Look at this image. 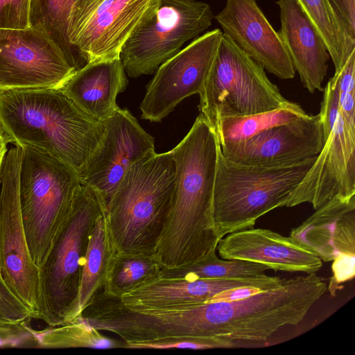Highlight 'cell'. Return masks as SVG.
<instances>
[{
  "label": "cell",
  "instance_id": "obj_23",
  "mask_svg": "<svg viewBox=\"0 0 355 355\" xmlns=\"http://www.w3.org/2000/svg\"><path fill=\"white\" fill-rule=\"evenodd\" d=\"M114 254L105 209L97 218L89 236L73 320L80 316L103 289Z\"/></svg>",
  "mask_w": 355,
  "mask_h": 355
},
{
  "label": "cell",
  "instance_id": "obj_28",
  "mask_svg": "<svg viewBox=\"0 0 355 355\" xmlns=\"http://www.w3.org/2000/svg\"><path fill=\"white\" fill-rule=\"evenodd\" d=\"M269 270L264 264L220 259L216 252L193 264L175 268L162 267L160 277L172 279H227L259 277Z\"/></svg>",
  "mask_w": 355,
  "mask_h": 355
},
{
  "label": "cell",
  "instance_id": "obj_3",
  "mask_svg": "<svg viewBox=\"0 0 355 355\" xmlns=\"http://www.w3.org/2000/svg\"><path fill=\"white\" fill-rule=\"evenodd\" d=\"M175 181L172 151H153L128 168L107 207L115 254L154 255L171 211Z\"/></svg>",
  "mask_w": 355,
  "mask_h": 355
},
{
  "label": "cell",
  "instance_id": "obj_24",
  "mask_svg": "<svg viewBox=\"0 0 355 355\" xmlns=\"http://www.w3.org/2000/svg\"><path fill=\"white\" fill-rule=\"evenodd\" d=\"M162 266L154 255L115 254L102 292L121 297L123 294L160 277Z\"/></svg>",
  "mask_w": 355,
  "mask_h": 355
},
{
  "label": "cell",
  "instance_id": "obj_5",
  "mask_svg": "<svg viewBox=\"0 0 355 355\" xmlns=\"http://www.w3.org/2000/svg\"><path fill=\"white\" fill-rule=\"evenodd\" d=\"M106 209L93 187H78L69 214L40 268V310L37 319L49 327L73 320L89 236L101 213Z\"/></svg>",
  "mask_w": 355,
  "mask_h": 355
},
{
  "label": "cell",
  "instance_id": "obj_33",
  "mask_svg": "<svg viewBox=\"0 0 355 355\" xmlns=\"http://www.w3.org/2000/svg\"><path fill=\"white\" fill-rule=\"evenodd\" d=\"M341 26L355 40V0H328Z\"/></svg>",
  "mask_w": 355,
  "mask_h": 355
},
{
  "label": "cell",
  "instance_id": "obj_6",
  "mask_svg": "<svg viewBox=\"0 0 355 355\" xmlns=\"http://www.w3.org/2000/svg\"><path fill=\"white\" fill-rule=\"evenodd\" d=\"M22 148L19 202L29 253L40 268L71 209L80 185L77 173L60 160Z\"/></svg>",
  "mask_w": 355,
  "mask_h": 355
},
{
  "label": "cell",
  "instance_id": "obj_19",
  "mask_svg": "<svg viewBox=\"0 0 355 355\" xmlns=\"http://www.w3.org/2000/svg\"><path fill=\"white\" fill-rule=\"evenodd\" d=\"M284 279L265 274L248 278L172 279L159 277L119 297L127 308L136 311L170 309L209 302L219 293L251 286L266 291L282 284Z\"/></svg>",
  "mask_w": 355,
  "mask_h": 355
},
{
  "label": "cell",
  "instance_id": "obj_7",
  "mask_svg": "<svg viewBox=\"0 0 355 355\" xmlns=\"http://www.w3.org/2000/svg\"><path fill=\"white\" fill-rule=\"evenodd\" d=\"M199 96L200 114L215 132L221 117L259 114L291 103L264 69L223 33Z\"/></svg>",
  "mask_w": 355,
  "mask_h": 355
},
{
  "label": "cell",
  "instance_id": "obj_2",
  "mask_svg": "<svg viewBox=\"0 0 355 355\" xmlns=\"http://www.w3.org/2000/svg\"><path fill=\"white\" fill-rule=\"evenodd\" d=\"M104 123L60 89L0 90V135L64 163L78 175L100 144Z\"/></svg>",
  "mask_w": 355,
  "mask_h": 355
},
{
  "label": "cell",
  "instance_id": "obj_29",
  "mask_svg": "<svg viewBox=\"0 0 355 355\" xmlns=\"http://www.w3.org/2000/svg\"><path fill=\"white\" fill-rule=\"evenodd\" d=\"M30 320L13 322L0 317V348H38L36 329Z\"/></svg>",
  "mask_w": 355,
  "mask_h": 355
},
{
  "label": "cell",
  "instance_id": "obj_1",
  "mask_svg": "<svg viewBox=\"0 0 355 355\" xmlns=\"http://www.w3.org/2000/svg\"><path fill=\"white\" fill-rule=\"evenodd\" d=\"M219 142L200 114L171 150L175 164L172 205L155 257L166 268L189 266L216 252L220 238L213 216Z\"/></svg>",
  "mask_w": 355,
  "mask_h": 355
},
{
  "label": "cell",
  "instance_id": "obj_22",
  "mask_svg": "<svg viewBox=\"0 0 355 355\" xmlns=\"http://www.w3.org/2000/svg\"><path fill=\"white\" fill-rule=\"evenodd\" d=\"M104 0H32L31 26L46 33L76 70L83 67L72 43Z\"/></svg>",
  "mask_w": 355,
  "mask_h": 355
},
{
  "label": "cell",
  "instance_id": "obj_9",
  "mask_svg": "<svg viewBox=\"0 0 355 355\" xmlns=\"http://www.w3.org/2000/svg\"><path fill=\"white\" fill-rule=\"evenodd\" d=\"M22 148L4 158L0 182V274L9 289L35 313L40 310V268L29 253L21 214L19 173Z\"/></svg>",
  "mask_w": 355,
  "mask_h": 355
},
{
  "label": "cell",
  "instance_id": "obj_20",
  "mask_svg": "<svg viewBox=\"0 0 355 355\" xmlns=\"http://www.w3.org/2000/svg\"><path fill=\"white\" fill-rule=\"evenodd\" d=\"M278 32L303 86L310 93L323 91L330 55L320 35L295 0H277Z\"/></svg>",
  "mask_w": 355,
  "mask_h": 355
},
{
  "label": "cell",
  "instance_id": "obj_26",
  "mask_svg": "<svg viewBox=\"0 0 355 355\" xmlns=\"http://www.w3.org/2000/svg\"><path fill=\"white\" fill-rule=\"evenodd\" d=\"M306 113L297 103L259 114L224 116L218 119L216 134L219 144L247 139L268 128L293 121Z\"/></svg>",
  "mask_w": 355,
  "mask_h": 355
},
{
  "label": "cell",
  "instance_id": "obj_18",
  "mask_svg": "<svg viewBox=\"0 0 355 355\" xmlns=\"http://www.w3.org/2000/svg\"><path fill=\"white\" fill-rule=\"evenodd\" d=\"M216 250L222 259L262 263L274 270L316 273L323 265L316 252L299 240L263 228L228 234L219 240Z\"/></svg>",
  "mask_w": 355,
  "mask_h": 355
},
{
  "label": "cell",
  "instance_id": "obj_34",
  "mask_svg": "<svg viewBox=\"0 0 355 355\" xmlns=\"http://www.w3.org/2000/svg\"><path fill=\"white\" fill-rule=\"evenodd\" d=\"M263 291L260 288L245 286L225 290L212 297L209 302H232L254 295Z\"/></svg>",
  "mask_w": 355,
  "mask_h": 355
},
{
  "label": "cell",
  "instance_id": "obj_15",
  "mask_svg": "<svg viewBox=\"0 0 355 355\" xmlns=\"http://www.w3.org/2000/svg\"><path fill=\"white\" fill-rule=\"evenodd\" d=\"M355 195V131L338 112L322 149L285 207L310 203L316 210L335 196Z\"/></svg>",
  "mask_w": 355,
  "mask_h": 355
},
{
  "label": "cell",
  "instance_id": "obj_27",
  "mask_svg": "<svg viewBox=\"0 0 355 355\" xmlns=\"http://www.w3.org/2000/svg\"><path fill=\"white\" fill-rule=\"evenodd\" d=\"M38 348L89 347L94 349L125 348L123 340L110 338L89 325L81 317L66 324L36 330Z\"/></svg>",
  "mask_w": 355,
  "mask_h": 355
},
{
  "label": "cell",
  "instance_id": "obj_8",
  "mask_svg": "<svg viewBox=\"0 0 355 355\" xmlns=\"http://www.w3.org/2000/svg\"><path fill=\"white\" fill-rule=\"evenodd\" d=\"M210 6L196 0H160L155 14L142 24L124 44L120 58L132 78L155 73L187 42L211 25Z\"/></svg>",
  "mask_w": 355,
  "mask_h": 355
},
{
  "label": "cell",
  "instance_id": "obj_17",
  "mask_svg": "<svg viewBox=\"0 0 355 355\" xmlns=\"http://www.w3.org/2000/svg\"><path fill=\"white\" fill-rule=\"evenodd\" d=\"M214 17L223 33L264 70L283 80L295 77V69L279 33L256 0H226Z\"/></svg>",
  "mask_w": 355,
  "mask_h": 355
},
{
  "label": "cell",
  "instance_id": "obj_4",
  "mask_svg": "<svg viewBox=\"0 0 355 355\" xmlns=\"http://www.w3.org/2000/svg\"><path fill=\"white\" fill-rule=\"evenodd\" d=\"M316 157L280 166L248 165L226 158L219 146L213 216L220 239L228 234L252 228L261 216L285 207Z\"/></svg>",
  "mask_w": 355,
  "mask_h": 355
},
{
  "label": "cell",
  "instance_id": "obj_16",
  "mask_svg": "<svg viewBox=\"0 0 355 355\" xmlns=\"http://www.w3.org/2000/svg\"><path fill=\"white\" fill-rule=\"evenodd\" d=\"M160 0H104L74 38L81 62L120 58L121 49L142 24L156 12Z\"/></svg>",
  "mask_w": 355,
  "mask_h": 355
},
{
  "label": "cell",
  "instance_id": "obj_35",
  "mask_svg": "<svg viewBox=\"0 0 355 355\" xmlns=\"http://www.w3.org/2000/svg\"><path fill=\"white\" fill-rule=\"evenodd\" d=\"M355 93L339 95V112L347 128L355 131Z\"/></svg>",
  "mask_w": 355,
  "mask_h": 355
},
{
  "label": "cell",
  "instance_id": "obj_21",
  "mask_svg": "<svg viewBox=\"0 0 355 355\" xmlns=\"http://www.w3.org/2000/svg\"><path fill=\"white\" fill-rule=\"evenodd\" d=\"M128 79L121 58L87 63L76 71L60 89L82 111L104 122L119 107L117 95Z\"/></svg>",
  "mask_w": 355,
  "mask_h": 355
},
{
  "label": "cell",
  "instance_id": "obj_31",
  "mask_svg": "<svg viewBox=\"0 0 355 355\" xmlns=\"http://www.w3.org/2000/svg\"><path fill=\"white\" fill-rule=\"evenodd\" d=\"M0 317L19 322L35 319L34 311L26 306L6 286L0 274Z\"/></svg>",
  "mask_w": 355,
  "mask_h": 355
},
{
  "label": "cell",
  "instance_id": "obj_36",
  "mask_svg": "<svg viewBox=\"0 0 355 355\" xmlns=\"http://www.w3.org/2000/svg\"><path fill=\"white\" fill-rule=\"evenodd\" d=\"M7 144L8 143L3 139L0 135V173L2 167V164L7 153Z\"/></svg>",
  "mask_w": 355,
  "mask_h": 355
},
{
  "label": "cell",
  "instance_id": "obj_30",
  "mask_svg": "<svg viewBox=\"0 0 355 355\" xmlns=\"http://www.w3.org/2000/svg\"><path fill=\"white\" fill-rule=\"evenodd\" d=\"M32 0H0V29L31 27Z\"/></svg>",
  "mask_w": 355,
  "mask_h": 355
},
{
  "label": "cell",
  "instance_id": "obj_12",
  "mask_svg": "<svg viewBox=\"0 0 355 355\" xmlns=\"http://www.w3.org/2000/svg\"><path fill=\"white\" fill-rule=\"evenodd\" d=\"M103 137L78 174L81 184L93 187L107 207L131 165L155 151L154 139L126 109L118 107L104 122Z\"/></svg>",
  "mask_w": 355,
  "mask_h": 355
},
{
  "label": "cell",
  "instance_id": "obj_10",
  "mask_svg": "<svg viewBox=\"0 0 355 355\" xmlns=\"http://www.w3.org/2000/svg\"><path fill=\"white\" fill-rule=\"evenodd\" d=\"M76 71L43 31L0 29V90L60 89Z\"/></svg>",
  "mask_w": 355,
  "mask_h": 355
},
{
  "label": "cell",
  "instance_id": "obj_14",
  "mask_svg": "<svg viewBox=\"0 0 355 355\" xmlns=\"http://www.w3.org/2000/svg\"><path fill=\"white\" fill-rule=\"evenodd\" d=\"M325 142L320 114L305 115L247 139L220 145L226 158L243 164L280 166L318 156Z\"/></svg>",
  "mask_w": 355,
  "mask_h": 355
},
{
  "label": "cell",
  "instance_id": "obj_13",
  "mask_svg": "<svg viewBox=\"0 0 355 355\" xmlns=\"http://www.w3.org/2000/svg\"><path fill=\"white\" fill-rule=\"evenodd\" d=\"M290 236L311 248L322 261H334L327 289L334 296L338 286L355 274V195L329 200Z\"/></svg>",
  "mask_w": 355,
  "mask_h": 355
},
{
  "label": "cell",
  "instance_id": "obj_32",
  "mask_svg": "<svg viewBox=\"0 0 355 355\" xmlns=\"http://www.w3.org/2000/svg\"><path fill=\"white\" fill-rule=\"evenodd\" d=\"M207 349L223 348V346L215 341L198 339H183L164 342L140 343L130 345L127 349Z\"/></svg>",
  "mask_w": 355,
  "mask_h": 355
},
{
  "label": "cell",
  "instance_id": "obj_25",
  "mask_svg": "<svg viewBox=\"0 0 355 355\" xmlns=\"http://www.w3.org/2000/svg\"><path fill=\"white\" fill-rule=\"evenodd\" d=\"M318 31L331 58L335 73L355 50V40L345 32L328 0H295Z\"/></svg>",
  "mask_w": 355,
  "mask_h": 355
},
{
  "label": "cell",
  "instance_id": "obj_11",
  "mask_svg": "<svg viewBox=\"0 0 355 355\" xmlns=\"http://www.w3.org/2000/svg\"><path fill=\"white\" fill-rule=\"evenodd\" d=\"M222 35L219 28L208 31L160 65L141 103L142 119L159 122L183 99L201 92Z\"/></svg>",
  "mask_w": 355,
  "mask_h": 355
}]
</instances>
